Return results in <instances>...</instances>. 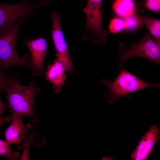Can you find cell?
Masks as SVG:
<instances>
[{
	"label": "cell",
	"instance_id": "9a60e30c",
	"mask_svg": "<svg viewBox=\"0 0 160 160\" xmlns=\"http://www.w3.org/2000/svg\"><path fill=\"white\" fill-rule=\"evenodd\" d=\"M9 145L6 140L0 139V156L4 157L7 159L17 160L19 157V153L17 152H12Z\"/></svg>",
	"mask_w": 160,
	"mask_h": 160
},
{
	"label": "cell",
	"instance_id": "5bb4252c",
	"mask_svg": "<svg viewBox=\"0 0 160 160\" xmlns=\"http://www.w3.org/2000/svg\"><path fill=\"white\" fill-rule=\"evenodd\" d=\"M140 12L148 10L156 13L160 12V0H143L138 5Z\"/></svg>",
	"mask_w": 160,
	"mask_h": 160
},
{
	"label": "cell",
	"instance_id": "52a82bcc",
	"mask_svg": "<svg viewBox=\"0 0 160 160\" xmlns=\"http://www.w3.org/2000/svg\"><path fill=\"white\" fill-rule=\"evenodd\" d=\"M51 16V35L56 52V59L63 63L66 71L72 74L73 73V65L61 28L60 23L61 16L58 12L54 11L52 13Z\"/></svg>",
	"mask_w": 160,
	"mask_h": 160
},
{
	"label": "cell",
	"instance_id": "277c9868",
	"mask_svg": "<svg viewBox=\"0 0 160 160\" xmlns=\"http://www.w3.org/2000/svg\"><path fill=\"white\" fill-rule=\"evenodd\" d=\"M19 20L9 30L0 34V67L7 68L14 66H31V63L26 60V56L20 57L17 54L15 45L17 40L19 28L24 21Z\"/></svg>",
	"mask_w": 160,
	"mask_h": 160
},
{
	"label": "cell",
	"instance_id": "e0dca14e",
	"mask_svg": "<svg viewBox=\"0 0 160 160\" xmlns=\"http://www.w3.org/2000/svg\"><path fill=\"white\" fill-rule=\"evenodd\" d=\"M124 20L117 18L112 19L111 20L108 26L110 32L113 33L119 32L124 29Z\"/></svg>",
	"mask_w": 160,
	"mask_h": 160
},
{
	"label": "cell",
	"instance_id": "4fadbf2b",
	"mask_svg": "<svg viewBox=\"0 0 160 160\" xmlns=\"http://www.w3.org/2000/svg\"><path fill=\"white\" fill-rule=\"evenodd\" d=\"M140 22L144 24L149 32L154 38L158 45L160 46V20L156 18L145 15L138 17Z\"/></svg>",
	"mask_w": 160,
	"mask_h": 160
},
{
	"label": "cell",
	"instance_id": "ffe728a7",
	"mask_svg": "<svg viewBox=\"0 0 160 160\" xmlns=\"http://www.w3.org/2000/svg\"><path fill=\"white\" fill-rule=\"evenodd\" d=\"M6 106V105L4 104L2 102L0 97V115H1L5 109Z\"/></svg>",
	"mask_w": 160,
	"mask_h": 160
},
{
	"label": "cell",
	"instance_id": "8992f818",
	"mask_svg": "<svg viewBox=\"0 0 160 160\" xmlns=\"http://www.w3.org/2000/svg\"><path fill=\"white\" fill-rule=\"evenodd\" d=\"M102 0H88L82 10L86 15L85 29L88 34L85 39L90 40L95 44H103L106 41L107 32L102 26Z\"/></svg>",
	"mask_w": 160,
	"mask_h": 160
},
{
	"label": "cell",
	"instance_id": "5b68a950",
	"mask_svg": "<svg viewBox=\"0 0 160 160\" xmlns=\"http://www.w3.org/2000/svg\"><path fill=\"white\" fill-rule=\"evenodd\" d=\"M42 6L40 0L35 3H32L30 0L12 4L0 3V34L7 32L16 21L32 16L33 10Z\"/></svg>",
	"mask_w": 160,
	"mask_h": 160
},
{
	"label": "cell",
	"instance_id": "3957f363",
	"mask_svg": "<svg viewBox=\"0 0 160 160\" xmlns=\"http://www.w3.org/2000/svg\"><path fill=\"white\" fill-rule=\"evenodd\" d=\"M117 63L120 69L123 68L125 63L134 57H140L160 64V46L148 33H146L138 42H132L127 47L123 43L118 46Z\"/></svg>",
	"mask_w": 160,
	"mask_h": 160
},
{
	"label": "cell",
	"instance_id": "2e32d148",
	"mask_svg": "<svg viewBox=\"0 0 160 160\" xmlns=\"http://www.w3.org/2000/svg\"><path fill=\"white\" fill-rule=\"evenodd\" d=\"M125 18L124 20V29L127 31H133L136 29L140 22L138 17L133 14Z\"/></svg>",
	"mask_w": 160,
	"mask_h": 160
},
{
	"label": "cell",
	"instance_id": "6da1fadb",
	"mask_svg": "<svg viewBox=\"0 0 160 160\" xmlns=\"http://www.w3.org/2000/svg\"><path fill=\"white\" fill-rule=\"evenodd\" d=\"M39 89L33 82L28 86L21 84L15 79L9 80L6 92L7 102L6 105L10 113L30 118L32 121L37 123L38 118L35 115L34 101L36 95Z\"/></svg>",
	"mask_w": 160,
	"mask_h": 160
},
{
	"label": "cell",
	"instance_id": "44dd1931",
	"mask_svg": "<svg viewBox=\"0 0 160 160\" xmlns=\"http://www.w3.org/2000/svg\"><path fill=\"white\" fill-rule=\"evenodd\" d=\"M42 1L43 6H45L51 0H41Z\"/></svg>",
	"mask_w": 160,
	"mask_h": 160
},
{
	"label": "cell",
	"instance_id": "ba28073f",
	"mask_svg": "<svg viewBox=\"0 0 160 160\" xmlns=\"http://www.w3.org/2000/svg\"><path fill=\"white\" fill-rule=\"evenodd\" d=\"M25 43L32 57L31 66L32 73L35 76L41 75L44 70V61L47 53V44L42 37L26 41Z\"/></svg>",
	"mask_w": 160,
	"mask_h": 160
},
{
	"label": "cell",
	"instance_id": "7c38bea8",
	"mask_svg": "<svg viewBox=\"0 0 160 160\" xmlns=\"http://www.w3.org/2000/svg\"><path fill=\"white\" fill-rule=\"evenodd\" d=\"M136 7L135 0H114L112 9L118 16L124 18L133 14Z\"/></svg>",
	"mask_w": 160,
	"mask_h": 160
},
{
	"label": "cell",
	"instance_id": "8fae6325",
	"mask_svg": "<svg viewBox=\"0 0 160 160\" xmlns=\"http://www.w3.org/2000/svg\"><path fill=\"white\" fill-rule=\"evenodd\" d=\"M65 68L63 63L57 59L48 66L45 73L46 79L53 84V89L56 93L61 92L66 78Z\"/></svg>",
	"mask_w": 160,
	"mask_h": 160
},
{
	"label": "cell",
	"instance_id": "d6986e66",
	"mask_svg": "<svg viewBox=\"0 0 160 160\" xmlns=\"http://www.w3.org/2000/svg\"><path fill=\"white\" fill-rule=\"evenodd\" d=\"M12 115L10 113L9 115L4 117H0V127L3 124L11 121Z\"/></svg>",
	"mask_w": 160,
	"mask_h": 160
},
{
	"label": "cell",
	"instance_id": "ac0fdd59",
	"mask_svg": "<svg viewBox=\"0 0 160 160\" xmlns=\"http://www.w3.org/2000/svg\"><path fill=\"white\" fill-rule=\"evenodd\" d=\"M9 80L6 76L0 71V91H6Z\"/></svg>",
	"mask_w": 160,
	"mask_h": 160
},
{
	"label": "cell",
	"instance_id": "30bf717a",
	"mask_svg": "<svg viewBox=\"0 0 160 160\" xmlns=\"http://www.w3.org/2000/svg\"><path fill=\"white\" fill-rule=\"evenodd\" d=\"M159 130L155 124L151 126L143 136L131 155L133 160H145L151 154L155 143L159 138Z\"/></svg>",
	"mask_w": 160,
	"mask_h": 160
},
{
	"label": "cell",
	"instance_id": "7a4b0ae2",
	"mask_svg": "<svg viewBox=\"0 0 160 160\" xmlns=\"http://www.w3.org/2000/svg\"><path fill=\"white\" fill-rule=\"evenodd\" d=\"M100 84L108 89V91L104 95L109 98L111 103L121 97L128 96L132 93L147 88L160 87L159 84L148 83L123 68L120 69L113 81L104 79L100 81Z\"/></svg>",
	"mask_w": 160,
	"mask_h": 160
},
{
	"label": "cell",
	"instance_id": "9c48e42d",
	"mask_svg": "<svg viewBox=\"0 0 160 160\" xmlns=\"http://www.w3.org/2000/svg\"><path fill=\"white\" fill-rule=\"evenodd\" d=\"M10 113L12 115L11 123L4 133L6 140L10 145H17L21 149V143L25 142L26 135L32 127L29 124H24L21 116Z\"/></svg>",
	"mask_w": 160,
	"mask_h": 160
}]
</instances>
